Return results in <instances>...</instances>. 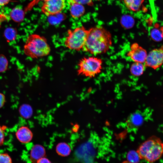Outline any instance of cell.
Returning <instances> with one entry per match:
<instances>
[{
	"label": "cell",
	"instance_id": "6da1fadb",
	"mask_svg": "<svg viewBox=\"0 0 163 163\" xmlns=\"http://www.w3.org/2000/svg\"><path fill=\"white\" fill-rule=\"evenodd\" d=\"M113 44L111 33L104 27L97 26L88 30L84 51L93 55L106 53Z\"/></svg>",
	"mask_w": 163,
	"mask_h": 163
},
{
	"label": "cell",
	"instance_id": "7a4b0ae2",
	"mask_svg": "<svg viewBox=\"0 0 163 163\" xmlns=\"http://www.w3.org/2000/svg\"><path fill=\"white\" fill-rule=\"evenodd\" d=\"M24 51L27 56L33 59H38L49 55L51 48L45 37L34 34L27 37Z\"/></svg>",
	"mask_w": 163,
	"mask_h": 163
},
{
	"label": "cell",
	"instance_id": "3957f363",
	"mask_svg": "<svg viewBox=\"0 0 163 163\" xmlns=\"http://www.w3.org/2000/svg\"><path fill=\"white\" fill-rule=\"evenodd\" d=\"M136 152L140 159L152 163L162 155L163 143L159 138L153 136L141 144Z\"/></svg>",
	"mask_w": 163,
	"mask_h": 163
},
{
	"label": "cell",
	"instance_id": "277c9868",
	"mask_svg": "<svg viewBox=\"0 0 163 163\" xmlns=\"http://www.w3.org/2000/svg\"><path fill=\"white\" fill-rule=\"evenodd\" d=\"M102 59L95 56L84 57L78 64L77 75L88 78H93L100 74L102 70Z\"/></svg>",
	"mask_w": 163,
	"mask_h": 163
},
{
	"label": "cell",
	"instance_id": "5b68a950",
	"mask_svg": "<svg viewBox=\"0 0 163 163\" xmlns=\"http://www.w3.org/2000/svg\"><path fill=\"white\" fill-rule=\"evenodd\" d=\"M88 30L83 26L68 30L64 44L66 48L77 51L82 50L85 46Z\"/></svg>",
	"mask_w": 163,
	"mask_h": 163
},
{
	"label": "cell",
	"instance_id": "8992f818",
	"mask_svg": "<svg viewBox=\"0 0 163 163\" xmlns=\"http://www.w3.org/2000/svg\"><path fill=\"white\" fill-rule=\"evenodd\" d=\"M144 64L146 67L154 70L160 67L163 64V46L150 51Z\"/></svg>",
	"mask_w": 163,
	"mask_h": 163
},
{
	"label": "cell",
	"instance_id": "52a82bcc",
	"mask_svg": "<svg viewBox=\"0 0 163 163\" xmlns=\"http://www.w3.org/2000/svg\"><path fill=\"white\" fill-rule=\"evenodd\" d=\"M65 0H46L41 7L42 12L50 16L60 13L65 8Z\"/></svg>",
	"mask_w": 163,
	"mask_h": 163
},
{
	"label": "cell",
	"instance_id": "ba28073f",
	"mask_svg": "<svg viewBox=\"0 0 163 163\" xmlns=\"http://www.w3.org/2000/svg\"><path fill=\"white\" fill-rule=\"evenodd\" d=\"M147 54L146 50L136 43L131 45L129 50L126 53L127 56L133 62L144 63Z\"/></svg>",
	"mask_w": 163,
	"mask_h": 163
},
{
	"label": "cell",
	"instance_id": "9c48e42d",
	"mask_svg": "<svg viewBox=\"0 0 163 163\" xmlns=\"http://www.w3.org/2000/svg\"><path fill=\"white\" fill-rule=\"evenodd\" d=\"M16 136L21 142L27 143L30 142L33 137V134L27 127L22 126L19 128L15 133Z\"/></svg>",
	"mask_w": 163,
	"mask_h": 163
},
{
	"label": "cell",
	"instance_id": "30bf717a",
	"mask_svg": "<svg viewBox=\"0 0 163 163\" xmlns=\"http://www.w3.org/2000/svg\"><path fill=\"white\" fill-rule=\"evenodd\" d=\"M45 151L42 146L39 145H34L32 148L30 154V158L33 163H36L37 161L44 157Z\"/></svg>",
	"mask_w": 163,
	"mask_h": 163
},
{
	"label": "cell",
	"instance_id": "8fae6325",
	"mask_svg": "<svg viewBox=\"0 0 163 163\" xmlns=\"http://www.w3.org/2000/svg\"><path fill=\"white\" fill-rule=\"evenodd\" d=\"M70 13L72 17L77 18L82 16L85 12L84 5L70 1Z\"/></svg>",
	"mask_w": 163,
	"mask_h": 163
},
{
	"label": "cell",
	"instance_id": "7c38bea8",
	"mask_svg": "<svg viewBox=\"0 0 163 163\" xmlns=\"http://www.w3.org/2000/svg\"><path fill=\"white\" fill-rule=\"evenodd\" d=\"M25 11L24 10L19 6L14 7L12 9L10 13L11 19L14 22L20 23L24 20Z\"/></svg>",
	"mask_w": 163,
	"mask_h": 163
},
{
	"label": "cell",
	"instance_id": "4fadbf2b",
	"mask_svg": "<svg viewBox=\"0 0 163 163\" xmlns=\"http://www.w3.org/2000/svg\"><path fill=\"white\" fill-rule=\"evenodd\" d=\"M146 67L144 63L133 62L130 66L129 71L133 76L139 77L143 74Z\"/></svg>",
	"mask_w": 163,
	"mask_h": 163
},
{
	"label": "cell",
	"instance_id": "5bb4252c",
	"mask_svg": "<svg viewBox=\"0 0 163 163\" xmlns=\"http://www.w3.org/2000/svg\"><path fill=\"white\" fill-rule=\"evenodd\" d=\"M123 1L128 10L137 12L140 10L144 0H123Z\"/></svg>",
	"mask_w": 163,
	"mask_h": 163
},
{
	"label": "cell",
	"instance_id": "9a60e30c",
	"mask_svg": "<svg viewBox=\"0 0 163 163\" xmlns=\"http://www.w3.org/2000/svg\"><path fill=\"white\" fill-rule=\"evenodd\" d=\"M144 118L142 115L139 112H136L132 114L129 119V124L133 127H138L143 123Z\"/></svg>",
	"mask_w": 163,
	"mask_h": 163
},
{
	"label": "cell",
	"instance_id": "2e32d148",
	"mask_svg": "<svg viewBox=\"0 0 163 163\" xmlns=\"http://www.w3.org/2000/svg\"><path fill=\"white\" fill-rule=\"evenodd\" d=\"M71 150L69 145L65 142L59 143L56 147V150L58 154L63 156H66L69 155Z\"/></svg>",
	"mask_w": 163,
	"mask_h": 163
},
{
	"label": "cell",
	"instance_id": "e0dca14e",
	"mask_svg": "<svg viewBox=\"0 0 163 163\" xmlns=\"http://www.w3.org/2000/svg\"><path fill=\"white\" fill-rule=\"evenodd\" d=\"M19 112L22 117L26 119L30 118L33 113L31 107L26 104H23L20 107Z\"/></svg>",
	"mask_w": 163,
	"mask_h": 163
},
{
	"label": "cell",
	"instance_id": "ac0fdd59",
	"mask_svg": "<svg viewBox=\"0 0 163 163\" xmlns=\"http://www.w3.org/2000/svg\"><path fill=\"white\" fill-rule=\"evenodd\" d=\"M151 38L154 41L159 42L163 40L160 28L155 27L152 29L150 32Z\"/></svg>",
	"mask_w": 163,
	"mask_h": 163
},
{
	"label": "cell",
	"instance_id": "d6986e66",
	"mask_svg": "<svg viewBox=\"0 0 163 163\" xmlns=\"http://www.w3.org/2000/svg\"><path fill=\"white\" fill-rule=\"evenodd\" d=\"M127 161L133 163H139L140 159L136 151L131 150L128 152L127 156Z\"/></svg>",
	"mask_w": 163,
	"mask_h": 163
},
{
	"label": "cell",
	"instance_id": "ffe728a7",
	"mask_svg": "<svg viewBox=\"0 0 163 163\" xmlns=\"http://www.w3.org/2000/svg\"><path fill=\"white\" fill-rule=\"evenodd\" d=\"M16 32L15 30L12 28L6 29L5 32V34L6 38L10 40L14 39L16 35Z\"/></svg>",
	"mask_w": 163,
	"mask_h": 163
},
{
	"label": "cell",
	"instance_id": "44dd1931",
	"mask_svg": "<svg viewBox=\"0 0 163 163\" xmlns=\"http://www.w3.org/2000/svg\"><path fill=\"white\" fill-rule=\"evenodd\" d=\"M0 163H12L11 158L7 153L0 154Z\"/></svg>",
	"mask_w": 163,
	"mask_h": 163
},
{
	"label": "cell",
	"instance_id": "7402d4cb",
	"mask_svg": "<svg viewBox=\"0 0 163 163\" xmlns=\"http://www.w3.org/2000/svg\"><path fill=\"white\" fill-rule=\"evenodd\" d=\"M6 127L5 126L0 125V146L2 145L5 139V131Z\"/></svg>",
	"mask_w": 163,
	"mask_h": 163
},
{
	"label": "cell",
	"instance_id": "603a6c76",
	"mask_svg": "<svg viewBox=\"0 0 163 163\" xmlns=\"http://www.w3.org/2000/svg\"><path fill=\"white\" fill-rule=\"evenodd\" d=\"M7 62L5 57L2 56H0V72L4 71L7 68Z\"/></svg>",
	"mask_w": 163,
	"mask_h": 163
},
{
	"label": "cell",
	"instance_id": "cb8c5ba5",
	"mask_svg": "<svg viewBox=\"0 0 163 163\" xmlns=\"http://www.w3.org/2000/svg\"><path fill=\"white\" fill-rule=\"evenodd\" d=\"M73 2L80 4L82 5L92 6L93 5V0H71Z\"/></svg>",
	"mask_w": 163,
	"mask_h": 163
},
{
	"label": "cell",
	"instance_id": "d4e9b609",
	"mask_svg": "<svg viewBox=\"0 0 163 163\" xmlns=\"http://www.w3.org/2000/svg\"><path fill=\"white\" fill-rule=\"evenodd\" d=\"M40 0H32L31 2L25 8L24 10L26 12L30 10L34 5L37 3Z\"/></svg>",
	"mask_w": 163,
	"mask_h": 163
},
{
	"label": "cell",
	"instance_id": "484cf974",
	"mask_svg": "<svg viewBox=\"0 0 163 163\" xmlns=\"http://www.w3.org/2000/svg\"><path fill=\"white\" fill-rule=\"evenodd\" d=\"M5 102V95L0 93V108L4 105Z\"/></svg>",
	"mask_w": 163,
	"mask_h": 163
},
{
	"label": "cell",
	"instance_id": "4316f807",
	"mask_svg": "<svg viewBox=\"0 0 163 163\" xmlns=\"http://www.w3.org/2000/svg\"><path fill=\"white\" fill-rule=\"evenodd\" d=\"M36 163H52L49 159L44 157L38 160Z\"/></svg>",
	"mask_w": 163,
	"mask_h": 163
},
{
	"label": "cell",
	"instance_id": "83f0119b",
	"mask_svg": "<svg viewBox=\"0 0 163 163\" xmlns=\"http://www.w3.org/2000/svg\"><path fill=\"white\" fill-rule=\"evenodd\" d=\"M11 0H0V6H4L8 4Z\"/></svg>",
	"mask_w": 163,
	"mask_h": 163
},
{
	"label": "cell",
	"instance_id": "f1b7e54d",
	"mask_svg": "<svg viewBox=\"0 0 163 163\" xmlns=\"http://www.w3.org/2000/svg\"><path fill=\"white\" fill-rule=\"evenodd\" d=\"M160 29L162 33L163 40V25L160 27Z\"/></svg>",
	"mask_w": 163,
	"mask_h": 163
},
{
	"label": "cell",
	"instance_id": "f546056e",
	"mask_svg": "<svg viewBox=\"0 0 163 163\" xmlns=\"http://www.w3.org/2000/svg\"><path fill=\"white\" fill-rule=\"evenodd\" d=\"M121 163H132V162H129V161L127 160V161H123Z\"/></svg>",
	"mask_w": 163,
	"mask_h": 163
},
{
	"label": "cell",
	"instance_id": "4dcf8cb0",
	"mask_svg": "<svg viewBox=\"0 0 163 163\" xmlns=\"http://www.w3.org/2000/svg\"><path fill=\"white\" fill-rule=\"evenodd\" d=\"M41 0V1H45L46 0Z\"/></svg>",
	"mask_w": 163,
	"mask_h": 163
},
{
	"label": "cell",
	"instance_id": "1f68e13d",
	"mask_svg": "<svg viewBox=\"0 0 163 163\" xmlns=\"http://www.w3.org/2000/svg\"></svg>",
	"mask_w": 163,
	"mask_h": 163
}]
</instances>
